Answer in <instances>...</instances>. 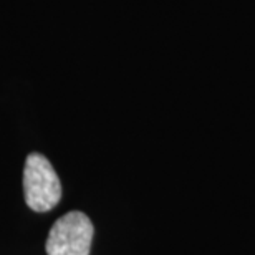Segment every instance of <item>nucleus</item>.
<instances>
[{"label": "nucleus", "mask_w": 255, "mask_h": 255, "mask_svg": "<svg viewBox=\"0 0 255 255\" xmlns=\"http://www.w3.org/2000/svg\"><path fill=\"white\" fill-rule=\"evenodd\" d=\"M23 192L27 206L35 212H48L62 199V184L43 154L32 152L25 161Z\"/></svg>", "instance_id": "nucleus-1"}, {"label": "nucleus", "mask_w": 255, "mask_h": 255, "mask_svg": "<svg viewBox=\"0 0 255 255\" xmlns=\"http://www.w3.org/2000/svg\"><path fill=\"white\" fill-rule=\"evenodd\" d=\"M93 234V224L86 214L68 212L50 229L45 249L48 255H90Z\"/></svg>", "instance_id": "nucleus-2"}]
</instances>
